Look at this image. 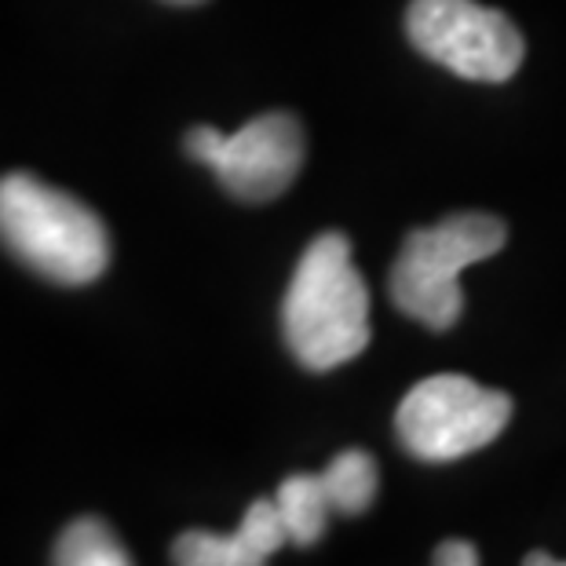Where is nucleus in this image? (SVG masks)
Returning a JSON list of instances; mask_svg holds the SVG:
<instances>
[{"label":"nucleus","mask_w":566,"mask_h":566,"mask_svg":"<svg viewBox=\"0 0 566 566\" xmlns=\"http://www.w3.org/2000/svg\"><path fill=\"white\" fill-rule=\"evenodd\" d=\"M282 333L311 373L352 363L369 347V289L340 231H322L300 256L282 300Z\"/></svg>","instance_id":"obj_1"},{"label":"nucleus","mask_w":566,"mask_h":566,"mask_svg":"<svg viewBox=\"0 0 566 566\" xmlns=\"http://www.w3.org/2000/svg\"><path fill=\"white\" fill-rule=\"evenodd\" d=\"M0 242L55 285H88L111 263V234L99 216L30 172L0 179Z\"/></svg>","instance_id":"obj_2"},{"label":"nucleus","mask_w":566,"mask_h":566,"mask_svg":"<svg viewBox=\"0 0 566 566\" xmlns=\"http://www.w3.org/2000/svg\"><path fill=\"white\" fill-rule=\"evenodd\" d=\"M509 242V227L490 212H457L436 227H420L402 242L391 263L388 293L406 318L428 329H453L461 322V271L490 260Z\"/></svg>","instance_id":"obj_3"},{"label":"nucleus","mask_w":566,"mask_h":566,"mask_svg":"<svg viewBox=\"0 0 566 566\" xmlns=\"http://www.w3.org/2000/svg\"><path fill=\"white\" fill-rule=\"evenodd\" d=\"M512 399L461 373H439L409 388L395 413V431L409 457L450 464L483 450L509 428Z\"/></svg>","instance_id":"obj_4"},{"label":"nucleus","mask_w":566,"mask_h":566,"mask_svg":"<svg viewBox=\"0 0 566 566\" xmlns=\"http://www.w3.org/2000/svg\"><path fill=\"white\" fill-rule=\"evenodd\" d=\"M406 33L420 55L479 84H504L523 66L526 44L515 22L475 0H413Z\"/></svg>","instance_id":"obj_5"},{"label":"nucleus","mask_w":566,"mask_h":566,"mask_svg":"<svg viewBox=\"0 0 566 566\" xmlns=\"http://www.w3.org/2000/svg\"><path fill=\"white\" fill-rule=\"evenodd\" d=\"M184 147L195 161L212 168L227 195L249 205L285 195L307 154L304 128L285 111L252 117L231 136L212 125H198L187 132Z\"/></svg>","instance_id":"obj_6"},{"label":"nucleus","mask_w":566,"mask_h":566,"mask_svg":"<svg viewBox=\"0 0 566 566\" xmlns=\"http://www.w3.org/2000/svg\"><path fill=\"white\" fill-rule=\"evenodd\" d=\"M285 526L274 497L252 501L242 526L234 534H209V530H187L176 537V566H268V559L285 545Z\"/></svg>","instance_id":"obj_7"},{"label":"nucleus","mask_w":566,"mask_h":566,"mask_svg":"<svg viewBox=\"0 0 566 566\" xmlns=\"http://www.w3.org/2000/svg\"><path fill=\"white\" fill-rule=\"evenodd\" d=\"M274 504H279L289 545L311 548L325 534V526H329L333 504H329V493H325L322 475H311V472L289 475L279 486V493H274Z\"/></svg>","instance_id":"obj_8"},{"label":"nucleus","mask_w":566,"mask_h":566,"mask_svg":"<svg viewBox=\"0 0 566 566\" xmlns=\"http://www.w3.org/2000/svg\"><path fill=\"white\" fill-rule=\"evenodd\" d=\"M322 483H325V493H329V504L336 515H358L369 509L373 497H377L380 472H377L373 453L344 450L325 464Z\"/></svg>","instance_id":"obj_9"},{"label":"nucleus","mask_w":566,"mask_h":566,"mask_svg":"<svg viewBox=\"0 0 566 566\" xmlns=\"http://www.w3.org/2000/svg\"><path fill=\"white\" fill-rule=\"evenodd\" d=\"M52 566H132V556L111 526L95 515H84L59 534Z\"/></svg>","instance_id":"obj_10"},{"label":"nucleus","mask_w":566,"mask_h":566,"mask_svg":"<svg viewBox=\"0 0 566 566\" xmlns=\"http://www.w3.org/2000/svg\"><path fill=\"white\" fill-rule=\"evenodd\" d=\"M431 566H479V548L468 541H442Z\"/></svg>","instance_id":"obj_11"},{"label":"nucleus","mask_w":566,"mask_h":566,"mask_svg":"<svg viewBox=\"0 0 566 566\" xmlns=\"http://www.w3.org/2000/svg\"><path fill=\"white\" fill-rule=\"evenodd\" d=\"M523 566H556V559H552L548 552H530V556L523 559Z\"/></svg>","instance_id":"obj_12"},{"label":"nucleus","mask_w":566,"mask_h":566,"mask_svg":"<svg viewBox=\"0 0 566 566\" xmlns=\"http://www.w3.org/2000/svg\"><path fill=\"white\" fill-rule=\"evenodd\" d=\"M172 4H201V0H172Z\"/></svg>","instance_id":"obj_13"},{"label":"nucleus","mask_w":566,"mask_h":566,"mask_svg":"<svg viewBox=\"0 0 566 566\" xmlns=\"http://www.w3.org/2000/svg\"><path fill=\"white\" fill-rule=\"evenodd\" d=\"M556 566H566V563H556Z\"/></svg>","instance_id":"obj_14"}]
</instances>
